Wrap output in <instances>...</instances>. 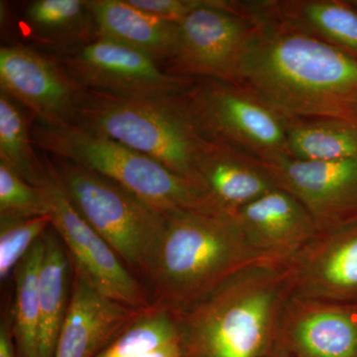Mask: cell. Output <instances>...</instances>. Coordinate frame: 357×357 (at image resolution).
Instances as JSON below:
<instances>
[{
	"instance_id": "obj_22",
	"label": "cell",
	"mask_w": 357,
	"mask_h": 357,
	"mask_svg": "<svg viewBox=\"0 0 357 357\" xmlns=\"http://www.w3.org/2000/svg\"><path fill=\"white\" fill-rule=\"evenodd\" d=\"M289 154L299 160L357 159V117H289Z\"/></svg>"
},
{
	"instance_id": "obj_13",
	"label": "cell",
	"mask_w": 357,
	"mask_h": 357,
	"mask_svg": "<svg viewBox=\"0 0 357 357\" xmlns=\"http://www.w3.org/2000/svg\"><path fill=\"white\" fill-rule=\"evenodd\" d=\"M289 290L300 300H342L357 293V222L318 234L285 265Z\"/></svg>"
},
{
	"instance_id": "obj_3",
	"label": "cell",
	"mask_w": 357,
	"mask_h": 357,
	"mask_svg": "<svg viewBox=\"0 0 357 357\" xmlns=\"http://www.w3.org/2000/svg\"><path fill=\"white\" fill-rule=\"evenodd\" d=\"M287 289L285 266L255 265L191 306L172 311L181 357L259 356L278 323Z\"/></svg>"
},
{
	"instance_id": "obj_29",
	"label": "cell",
	"mask_w": 357,
	"mask_h": 357,
	"mask_svg": "<svg viewBox=\"0 0 357 357\" xmlns=\"http://www.w3.org/2000/svg\"><path fill=\"white\" fill-rule=\"evenodd\" d=\"M0 357H17L11 331L10 309L6 307L0 323Z\"/></svg>"
},
{
	"instance_id": "obj_9",
	"label": "cell",
	"mask_w": 357,
	"mask_h": 357,
	"mask_svg": "<svg viewBox=\"0 0 357 357\" xmlns=\"http://www.w3.org/2000/svg\"><path fill=\"white\" fill-rule=\"evenodd\" d=\"M45 162L46 177L39 189L48 206L52 227L65 244L74 267L115 302L139 311L151 310L146 287L75 208L52 160Z\"/></svg>"
},
{
	"instance_id": "obj_27",
	"label": "cell",
	"mask_w": 357,
	"mask_h": 357,
	"mask_svg": "<svg viewBox=\"0 0 357 357\" xmlns=\"http://www.w3.org/2000/svg\"><path fill=\"white\" fill-rule=\"evenodd\" d=\"M49 215L43 192L0 161V218H35Z\"/></svg>"
},
{
	"instance_id": "obj_30",
	"label": "cell",
	"mask_w": 357,
	"mask_h": 357,
	"mask_svg": "<svg viewBox=\"0 0 357 357\" xmlns=\"http://www.w3.org/2000/svg\"><path fill=\"white\" fill-rule=\"evenodd\" d=\"M354 116L357 117V103L356 105V109H354Z\"/></svg>"
},
{
	"instance_id": "obj_1",
	"label": "cell",
	"mask_w": 357,
	"mask_h": 357,
	"mask_svg": "<svg viewBox=\"0 0 357 357\" xmlns=\"http://www.w3.org/2000/svg\"><path fill=\"white\" fill-rule=\"evenodd\" d=\"M255 30L236 84L289 117H356L357 58L246 2Z\"/></svg>"
},
{
	"instance_id": "obj_16",
	"label": "cell",
	"mask_w": 357,
	"mask_h": 357,
	"mask_svg": "<svg viewBox=\"0 0 357 357\" xmlns=\"http://www.w3.org/2000/svg\"><path fill=\"white\" fill-rule=\"evenodd\" d=\"M195 173L218 208L230 215L277 188L259 159L208 139L199 149Z\"/></svg>"
},
{
	"instance_id": "obj_17",
	"label": "cell",
	"mask_w": 357,
	"mask_h": 357,
	"mask_svg": "<svg viewBox=\"0 0 357 357\" xmlns=\"http://www.w3.org/2000/svg\"><path fill=\"white\" fill-rule=\"evenodd\" d=\"M98 38L110 40L149 56L171 60L178 45V26L141 10L128 0H88Z\"/></svg>"
},
{
	"instance_id": "obj_12",
	"label": "cell",
	"mask_w": 357,
	"mask_h": 357,
	"mask_svg": "<svg viewBox=\"0 0 357 357\" xmlns=\"http://www.w3.org/2000/svg\"><path fill=\"white\" fill-rule=\"evenodd\" d=\"M0 89L37 122L56 126L74 123L84 93L51 56L20 44L0 49Z\"/></svg>"
},
{
	"instance_id": "obj_28",
	"label": "cell",
	"mask_w": 357,
	"mask_h": 357,
	"mask_svg": "<svg viewBox=\"0 0 357 357\" xmlns=\"http://www.w3.org/2000/svg\"><path fill=\"white\" fill-rule=\"evenodd\" d=\"M132 6L160 20L178 25L192 11L206 6L208 0H128Z\"/></svg>"
},
{
	"instance_id": "obj_21",
	"label": "cell",
	"mask_w": 357,
	"mask_h": 357,
	"mask_svg": "<svg viewBox=\"0 0 357 357\" xmlns=\"http://www.w3.org/2000/svg\"><path fill=\"white\" fill-rule=\"evenodd\" d=\"M43 237L45 252L39 290V357H54L69 307L70 257L52 225Z\"/></svg>"
},
{
	"instance_id": "obj_26",
	"label": "cell",
	"mask_w": 357,
	"mask_h": 357,
	"mask_svg": "<svg viewBox=\"0 0 357 357\" xmlns=\"http://www.w3.org/2000/svg\"><path fill=\"white\" fill-rule=\"evenodd\" d=\"M50 215L0 218V280L6 281L33 244L50 229Z\"/></svg>"
},
{
	"instance_id": "obj_24",
	"label": "cell",
	"mask_w": 357,
	"mask_h": 357,
	"mask_svg": "<svg viewBox=\"0 0 357 357\" xmlns=\"http://www.w3.org/2000/svg\"><path fill=\"white\" fill-rule=\"evenodd\" d=\"M33 144L20 105L0 91V161L39 189L46 177L47 167L45 160L35 153Z\"/></svg>"
},
{
	"instance_id": "obj_7",
	"label": "cell",
	"mask_w": 357,
	"mask_h": 357,
	"mask_svg": "<svg viewBox=\"0 0 357 357\" xmlns=\"http://www.w3.org/2000/svg\"><path fill=\"white\" fill-rule=\"evenodd\" d=\"M181 98L204 139L237 148L262 162L290 156L287 116L245 86L197 79Z\"/></svg>"
},
{
	"instance_id": "obj_2",
	"label": "cell",
	"mask_w": 357,
	"mask_h": 357,
	"mask_svg": "<svg viewBox=\"0 0 357 357\" xmlns=\"http://www.w3.org/2000/svg\"><path fill=\"white\" fill-rule=\"evenodd\" d=\"M255 265L279 264L248 243L234 215L181 211L167 215L148 294L153 307L180 311Z\"/></svg>"
},
{
	"instance_id": "obj_25",
	"label": "cell",
	"mask_w": 357,
	"mask_h": 357,
	"mask_svg": "<svg viewBox=\"0 0 357 357\" xmlns=\"http://www.w3.org/2000/svg\"><path fill=\"white\" fill-rule=\"evenodd\" d=\"M178 340L175 314L153 307L126 328L102 357H139Z\"/></svg>"
},
{
	"instance_id": "obj_11",
	"label": "cell",
	"mask_w": 357,
	"mask_h": 357,
	"mask_svg": "<svg viewBox=\"0 0 357 357\" xmlns=\"http://www.w3.org/2000/svg\"><path fill=\"white\" fill-rule=\"evenodd\" d=\"M262 163L276 187L309 211L319 231L357 218V159L311 161L279 156Z\"/></svg>"
},
{
	"instance_id": "obj_18",
	"label": "cell",
	"mask_w": 357,
	"mask_h": 357,
	"mask_svg": "<svg viewBox=\"0 0 357 357\" xmlns=\"http://www.w3.org/2000/svg\"><path fill=\"white\" fill-rule=\"evenodd\" d=\"M290 319L291 337L304 357H357V318L319 301L302 300Z\"/></svg>"
},
{
	"instance_id": "obj_10",
	"label": "cell",
	"mask_w": 357,
	"mask_h": 357,
	"mask_svg": "<svg viewBox=\"0 0 357 357\" xmlns=\"http://www.w3.org/2000/svg\"><path fill=\"white\" fill-rule=\"evenodd\" d=\"M51 57L84 91L122 98L176 96L197 82L171 74L149 56L107 39Z\"/></svg>"
},
{
	"instance_id": "obj_31",
	"label": "cell",
	"mask_w": 357,
	"mask_h": 357,
	"mask_svg": "<svg viewBox=\"0 0 357 357\" xmlns=\"http://www.w3.org/2000/svg\"><path fill=\"white\" fill-rule=\"evenodd\" d=\"M352 3H354V6H356V8H357V1H356V2H352Z\"/></svg>"
},
{
	"instance_id": "obj_8",
	"label": "cell",
	"mask_w": 357,
	"mask_h": 357,
	"mask_svg": "<svg viewBox=\"0 0 357 357\" xmlns=\"http://www.w3.org/2000/svg\"><path fill=\"white\" fill-rule=\"evenodd\" d=\"M178 26L177 50L169 73L236 84L256 26L245 2L208 0Z\"/></svg>"
},
{
	"instance_id": "obj_15",
	"label": "cell",
	"mask_w": 357,
	"mask_h": 357,
	"mask_svg": "<svg viewBox=\"0 0 357 357\" xmlns=\"http://www.w3.org/2000/svg\"><path fill=\"white\" fill-rule=\"evenodd\" d=\"M234 215L248 243L282 266L319 232L305 206L279 188L239 208Z\"/></svg>"
},
{
	"instance_id": "obj_20",
	"label": "cell",
	"mask_w": 357,
	"mask_h": 357,
	"mask_svg": "<svg viewBox=\"0 0 357 357\" xmlns=\"http://www.w3.org/2000/svg\"><path fill=\"white\" fill-rule=\"evenodd\" d=\"M263 10L357 58V8L340 0H265Z\"/></svg>"
},
{
	"instance_id": "obj_23",
	"label": "cell",
	"mask_w": 357,
	"mask_h": 357,
	"mask_svg": "<svg viewBox=\"0 0 357 357\" xmlns=\"http://www.w3.org/2000/svg\"><path fill=\"white\" fill-rule=\"evenodd\" d=\"M43 236L33 244L13 273L14 297L10 319L17 357H39V290L45 252Z\"/></svg>"
},
{
	"instance_id": "obj_6",
	"label": "cell",
	"mask_w": 357,
	"mask_h": 357,
	"mask_svg": "<svg viewBox=\"0 0 357 357\" xmlns=\"http://www.w3.org/2000/svg\"><path fill=\"white\" fill-rule=\"evenodd\" d=\"M51 160L82 217L133 275L146 280L165 232L167 215L100 174L68 160Z\"/></svg>"
},
{
	"instance_id": "obj_5",
	"label": "cell",
	"mask_w": 357,
	"mask_h": 357,
	"mask_svg": "<svg viewBox=\"0 0 357 357\" xmlns=\"http://www.w3.org/2000/svg\"><path fill=\"white\" fill-rule=\"evenodd\" d=\"M74 123L119 141L198 183L195 166L204 138L181 95L122 98L84 91Z\"/></svg>"
},
{
	"instance_id": "obj_19",
	"label": "cell",
	"mask_w": 357,
	"mask_h": 357,
	"mask_svg": "<svg viewBox=\"0 0 357 357\" xmlns=\"http://www.w3.org/2000/svg\"><path fill=\"white\" fill-rule=\"evenodd\" d=\"M22 26L27 37L48 48L52 55L98 38L88 0H36L26 7Z\"/></svg>"
},
{
	"instance_id": "obj_4",
	"label": "cell",
	"mask_w": 357,
	"mask_h": 357,
	"mask_svg": "<svg viewBox=\"0 0 357 357\" xmlns=\"http://www.w3.org/2000/svg\"><path fill=\"white\" fill-rule=\"evenodd\" d=\"M31 136L40 149L119 183L164 215L181 211L225 213L198 183L107 136L75 123L56 126L40 122L33 128Z\"/></svg>"
},
{
	"instance_id": "obj_14",
	"label": "cell",
	"mask_w": 357,
	"mask_h": 357,
	"mask_svg": "<svg viewBox=\"0 0 357 357\" xmlns=\"http://www.w3.org/2000/svg\"><path fill=\"white\" fill-rule=\"evenodd\" d=\"M146 312L103 295L74 267L69 307L54 357H93Z\"/></svg>"
}]
</instances>
